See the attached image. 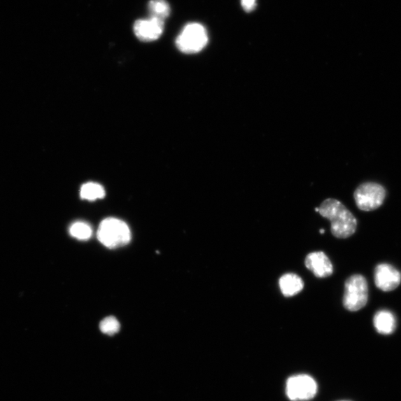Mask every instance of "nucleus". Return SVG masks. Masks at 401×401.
<instances>
[{"label":"nucleus","instance_id":"2","mask_svg":"<svg viewBox=\"0 0 401 401\" xmlns=\"http://www.w3.org/2000/svg\"><path fill=\"white\" fill-rule=\"evenodd\" d=\"M98 238L104 246L115 248L128 244L131 233L127 225L118 218H106L100 225Z\"/></svg>","mask_w":401,"mask_h":401},{"label":"nucleus","instance_id":"12","mask_svg":"<svg viewBox=\"0 0 401 401\" xmlns=\"http://www.w3.org/2000/svg\"><path fill=\"white\" fill-rule=\"evenodd\" d=\"M105 195L106 192L104 188L101 185L94 183V182H89V183L84 184L80 189V197L83 199L94 201L103 199Z\"/></svg>","mask_w":401,"mask_h":401},{"label":"nucleus","instance_id":"13","mask_svg":"<svg viewBox=\"0 0 401 401\" xmlns=\"http://www.w3.org/2000/svg\"><path fill=\"white\" fill-rule=\"evenodd\" d=\"M149 13L151 17L164 20L167 19L171 12L167 0H150L148 4Z\"/></svg>","mask_w":401,"mask_h":401},{"label":"nucleus","instance_id":"3","mask_svg":"<svg viewBox=\"0 0 401 401\" xmlns=\"http://www.w3.org/2000/svg\"><path fill=\"white\" fill-rule=\"evenodd\" d=\"M369 286L367 279L360 274L348 278L345 283L344 307L349 311H358L367 306Z\"/></svg>","mask_w":401,"mask_h":401},{"label":"nucleus","instance_id":"11","mask_svg":"<svg viewBox=\"0 0 401 401\" xmlns=\"http://www.w3.org/2000/svg\"><path fill=\"white\" fill-rule=\"evenodd\" d=\"M279 288L286 297L298 295L304 288V283L300 276L295 274H286L279 279Z\"/></svg>","mask_w":401,"mask_h":401},{"label":"nucleus","instance_id":"15","mask_svg":"<svg viewBox=\"0 0 401 401\" xmlns=\"http://www.w3.org/2000/svg\"><path fill=\"white\" fill-rule=\"evenodd\" d=\"M120 323L114 317H108L100 323V330L105 335L113 336L120 331Z\"/></svg>","mask_w":401,"mask_h":401},{"label":"nucleus","instance_id":"8","mask_svg":"<svg viewBox=\"0 0 401 401\" xmlns=\"http://www.w3.org/2000/svg\"><path fill=\"white\" fill-rule=\"evenodd\" d=\"M164 29V21L150 17L136 21L133 31L138 39L142 42H153L160 38Z\"/></svg>","mask_w":401,"mask_h":401},{"label":"nucleus","instance_id":"7","mask_svg":"<svg viewBox=\"0 0 401 401\" xmlns=\"http://www.w3.org/2000/svg\"><path fill=\"white\" fill-rule=\"evenodd\" d=\"M374 283L377 288L390 293L400 285L401 274L391 264H379L374 271Z\"/></svg>","mask_w":401,"mask_h":401},{"label":"nucleus","instance_id":"18","mask_svg":"<svg viewBox=\"0 0 401 401\" xmlns=\"http://www.w3.org/2000/svg\"><path fill=\"white\" fill-rule=\"evenodd\" d=\"M315 211H316V212H318V213H319V209H316Z\"/></svg>","mask_w":401,"mask_h":401},{"label":"nucleus","instance_id":"5","mask_svg":"<svg viewBox=\"0 0 401 401\" xmlns=\"http://www.w3.org/2000/svg\"><path fill=\"white\" fill-rule=\"evenodd\" d=\"M386 196L384 188L374 182L360 185L354 197L358 208L363 211H372L380 208Z\"/></svg>","mask_w":401,"mask_h":401},{"label":"nucleus","instance_id":"1","mask_svg":"<svg viewBox=\"0 0 401 401\" xmlns=\"http://www.w3.org/2000/svg\"><path fill=\"white\" fill-rule=\"evenodd\" d=\"M319 213L331 222L332 233L335 237L346 239L356 232V218L338 200H325L319 208Z\"/></svg>","mask_w":401,"mask_h":401},{"label":"nucleus","instance_id":"4","mask_svg":"<svg viewBox=\"0 0 401 401\" xmlns=\"http://www.w3.org/2000/svg\"><path fill=\"white\" fill-rule=\"evenodd\" d=\"M209 35L200 23L188 24L182 30L176 41L180 52L185 54H196L201 52L208 44Z\"/></svg>","mask_w":401,"mask_h":401},{"label":"nucleus","instance_id":"9","mask_svg":"<svg viewBox=\"0 0 401 401\" xmlns=\"http://www.w3.org/2000/svg\"><path fill=\"white\" fill-rule=\"evenodd\" d=\"M305 265L307 269L318 278L330 276L334 272L332 262L322 251L309 253L306 258Z\"/></svg>","mask_w":401,"mask_h":401},{"label":"nucleus","instance_id":"16","mask_svg":"<svg viewBox=\"0 0 401 401\" xmlns=\"http://www.w3.org/2000/svg\"><path fill=\"white\" fill-rule=\"evenodd\" d=\"M241 3L246 11L250 12L256 7V0H241Z\"/></svg>","mask_w":401,"mask_h":401},{"label":"nucleus","instance_id":"14","mask_svg":"<svg viewBox=\"0 0 401 401\" xmlns=\"http://www.w3.org/2000/svg\"><path fill=\"white\" fill-rule=\"evenodd\" d=\"M70 234L73 237L80 240L89 239L92 234L91 227L85 223H76L70 227Z\"/></svg>","mask_w":401,"mask_h":401},{"label":"nucleus","instance_id":"10","mask_svg":"<svg viewBox=\"0 0 401 401\" xmlns=\"http://www.w3.org/2000/svg\"><path fill=\"white\" fill-rule=\"evenodd\" d=\"M374 325L379 333L390 335L396 329L397 323L395 315L390 311H379L374 315Z\"/></svg>","mask_w":401,"mask_h":401},{"label":"nucleus","instance_id":"17","mask_svg":"<svg viewBox=\"0 0 401 401\" xmlns=\"http://www.w3.org/2000/svg\"><path fill=\"white\" fill-rule=\"evenodd\" d=\"M320 233H321V234H323L325 233V230H324V229H321V230H320Z\"/></svg>","mask_w":401,"mask_h":401},{"label":"nucleus","instance_id":"6","mask_svg":"<svg viewBox=\"0 0 401 401\" xmlns=\"http://www.w3.org/2000/svg\"><path fill=\"white\" fill-rule=\"evenodd\" d=\"M317 392V383L309 375H295L287 381L286 393L291 400H310Z\"/></svg>","mask_w":401,"mask_h":401}]
</instances>
